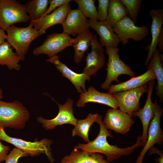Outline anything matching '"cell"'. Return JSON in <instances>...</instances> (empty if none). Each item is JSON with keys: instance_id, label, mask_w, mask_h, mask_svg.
Listing matches in <instances>:
<instances>
[{"instance_id": "1", "label": "cell", "mask_w": 163, "mask_h": 163, "mask_svg": "<svg viewBox=\"0 0 163 163\" xmlns=\"http://www.w3.org/2000/svg\"><path fill=\"white\" fill-rule=\"evenodd\" d=\"M97 123L99 125L100 131L95 139L86 144L78 143L74 147V149H80L85 152L103 154L106 156L107 160L111 162L122 156L131 155L139 147L142 146L140 135L138 136L136 143L130 146L121 148L110 144L107 138L108 136L113 138V136L110 131H108L105 127L101 115Z\"/></svg>"}, {"instance_id": "20", "label": "cell", "mask_w": 163, "mask_h": 163, "mask_svg": "<svg viewBox=\"0 0 163 163\" xmlns=\"http://www.w3.org/2000/svg\"><path fill=\"white\" fill-rule=\"evenodd\" d=\"M156 79L154 70L149 68L144 73L131 78L129 80L117 85L111 84L108 89V92L112 94L117 92L135 89L148 84L151 80Z\"/></svg>"}, {"instance_id": "18", "label": "cell", "mask_w": 163, "mask_h": 163, "mask_svg": "<svg viewBox=\"0 0 163 163\" xmlns=\"http://www.w3.org/2000/svg\"><path fill=\"white\" fill-rule=\"evenodd\" d=\"M71 9L69 3L66 4L31 23L41 35L45 33L46 30L50 27L58 24H62Z\"/></svg>"}, {"instance_id": "2", "label": "cell", "mask_w": 163, "mask_h": 163, "mask_svg": "<svg viewBox=\"0 0 163 163\" xmlns=\"http://www.w3.org/2000/svg\"><path fill=\"white\" fill-rule=\"evenodd\" d=\"M30 116L28 110L19 101L9 102L0 100V127L23 129Z\"/></svg>"}, {"instance_id": "19", "label": "cell", "mask_w": 163, "mask_h": 163, "mask_svg": "<svg viewBox=\"0 0 163 163\" xmlns=\"http://www.w3.org/2000/svg\"><path fill=\"white\" fill-rule=\"evenodd\" d=\"M89 28L94 30L100 37V43L103 46L110 48L117 47L120 42L117 35L106 21L88 20Z\"/></svg>"}, {"instance_id": "39", "label": "cell", "mask_w": 163, "mask_h": 163, "mask_svg": "<svg viewBox=\"0 0 163 163\" xmlns=\"http://www.w3.org/2000/svg\"></svg>"}, {"instance_id": "34", "label": "cell", "mask_w": 163, "mask_h": 163, "mask_svg": "<svg viewBox=\"0 0 163 163\" xmlns=\"http://www.w3.org/2000/svg\"><path fill=\"white\" fill-rule=\"evenodd\" d=\"M0 139V163L5 161L8 153L10 150L9 147L2 143Z\"/></svg>"}, {"instance_id": "35", "label": "cell", "mask_w": 163, "mask_h": 163, "mask_svg": "<svg viewBox=\"0 0 163 163\" xmlns=\"http://www.w3.org/2000/svg\"><path fill=\"white\" fill-rule=\"evenodd\" d=\"M158 50L161 52H163V28H162L157 41Z\"/></svg>"}, {"instance_id": "16", "label": "cell", "mask_w": 163, "mask_h": 163, "mask_svg": "<svg viewBox=\"0 0 163 163\" xmlns=\"http://www.w3.org/2000/svg\"><path fill=\"white\" fill-rule=\"evenodd\" d=\"M88 102L102 104L113 108H119L118 102L113 94L101 92L93 86L89 87L88 91L80 94L76 105L78 107H82Z\"/></svg>"}, {"instance_id": "9", "label": "cell", "mask_w": 163, "mask_h": 163, "mask_svg": "<svg viewBox=\"0 0 163 163\" xmlns=\"http://www.w3.org/2000/svg\"><path fill=\"white\" fill-rule=\"evenodd\" d=\"M154 102L155 114L149 127L147 141L135 163H143V158L147 152L154 147L155 144L161 145L163 142V132L160 125V118L163 113V110L157 103L156 98Z\"/></svg>"}, {"instance_id": "30", "label": "cell", "mask_w": 163, "mask_h": 163, "mask_svg": "<svg viewBox=\"0 0 163 163\" xmlns=\"http://www.w3.org/2000/svg\"><path fill=\"white\" fill-rule=\"evenodd\" d=\"M126 8L128 16L135 23L136 22L137 16L140 11L141 0H120Z\"/></svg>"}, {"instance_id": "14", "label": "cell", "mask_w": 163, "mask_h": 163, "mask_svg": "<svg viewBox=\"0 0 163 163\" xmlns=\"http://www.w3.org/2000/svg\"><path fill=\"white\" fill-rule=\"evenodd\" d=\"M91 45V50L86 57V65L83 73L89 77L94 76L104 66L105 62L104 50L96 35H94Z\"/></svg>"}, {"instance_id": "12", "label": "cell", "mask_w": 163, "mask_h": 163, "mask_svg": "<svg viewBox=\"0 0 163 163\" xmlns=\"http://www.w3.org/2000/svg\"><path fill=\"white\" fill-rule=\"evenodd\" d=\"M133 117L118 108H111L107 111L103 121L107 129H110L120 134L129 131L135 123Z\"/></svg>"}, {"instance_id": "11", "label": "cell", "mask_w": 163, "mask_h": 163, "mask_svg": "<svg viewBox=\"0 0 163 163\" xmlns=\"http://www.w3.org/2000/svg\"><path fill=\"white\" fill-rule=\"evenodd\" d=\"M148 90L147 84L135 89L112 94L118 102L119 109L132 117L133 113L140 108L139 100L141 96Z\"/></svg>"}, {"instance_id": "8", "label": "cell", "mask_w": 163, "mask_h": 163, "mask_svg": "<svg viewBox=\"0 0 163 163\" xmlns=\"http://www.w3.org/2000/svg\"><path fill=\"white\" fill-rule=\"evenodd\" d=\"M74 102L73 100L69 98H67L63 104L56 102L59 108V112L57 115L50 120L46 119L42 117H38L36 118L37 122L40 123L46 130H53L57 126L65 124H70L75 126L78 120L73 114Z\"/></svg>"}, {"instance_id": "33", "label": "cell", "mask_w": 163, "mask_h": 163, "mask_svg": "<svg viewBox=\"0 0 163 163\" xmlns=\"http://www.w3.org/2000/svg\"><path fill=\"white\" fill-rule=\"evenodd\" d=\"M71 0H50L49 1V6L43 16L50 14L52 11H54L56 8L64 5L66 4L69 3L71 1Z\"/></svg>"}, {"instance_id": "31", "label": "cell", "mask_w": 163, "mask_h": 163, "mask_svg": "<svg viewBox=\"0 0 163 163\" xmlns=\"http://www.w3.org/2000/svg\"><path fill=\"white\" fill-rule=\"evenodd\" d=\"M97 19L98 21H105L107 17L109 0H98Z\"/></svg>"}, {"instance_id": "15", "label": "cell", "mask_w": 163, "mask_h": 163, "mask_svg": "<svg viewBox=\"0 0 163 163\" xmlns=\"http://www.w3.org/2000/svg\"><path fill=\"white\" fill-rule=\"evenodd\" d=\"M63 32L73 37L89 29L88 20L78 9L70 10L62 24Z\"/></svg>"}, {"instance_id": "21", "label": "cell", "mask_w": 163, "mask_h": 163, "mask_svg": "<svg viewBox=\"0 0 163 163\" xmlns=\"http://www.w3.org/2000/svg\"><path fill=\"white\" fill-rule=\"evenodd\" d=\"M149 14L152 19L151 26L152 40L150 45L148 54L145 61V65H147L156 50L157 41L163 28V10L158 8L152 9Z\"/></svg>"}, {"instance_id": "5", "label": "cell", "mask_w": 163, "mask_h": 163, "mask_svg": "<svg viewBox=\"0 0 163 163\" xmlns=\"http://www.w3.org/2000/svg\"><path fill=\"white\" fill-rule=\"evenodd\" d=\"M117 47H106V52L108 55V62L106 69L107 74L104 82L101 85V88L108 90L113 81L119 83L118 78L120 75H127L131 78L135 77L136 74L131 67L125 63L120 58Z\"/></svg>"}, {"instance_id": "25", "label": "cell", "mask_w": 163, "mask_h": 163, "mask_svg": "<svg viewBox=\"0 0 163 163\" xmlns=\"http://www.w3.org/2000/svg\"><path fill=\"white\" fill-rule=\"evenodd\" d=\"M21 58L13 51L12 47L7 42L0 45V65H5L9 70H19Z\"/></svg>"}, {"instance_id": "27", "label": "cell", "mask_w": 163, "mask_h": 163, "mask_svg": "<svg viewBox=\"0 0 163 163\" xmlns=\"http://www.w3.org/2000/svg\"><path fill=\"white\" fill-rule=\"evenodd\" d=\"M48 0H32L24 5L27 13L29 14L30 23L41 18L48 8Z\"/></svg>"}, {"instance_id": "37", "label": "cell", "mask_w": 163, "mask_h": 163, "mask_svg": "<svg viewBox=\"0 0 163 163\" xmlns=\"http://www.w3.org/2000/svg\"><path fill=\"white\" fill-rule=\"evenodd\" d=\"M3 92L2 90L0 88V100H1L3 98Z\"/></svg>"}, {"instance_id": "26", "label": "cell", "mask_w": 163, "mask_h": 163, "mask_svg": "<svg viewBox=\"0 0 163 163\" xmlns=\"http://www.w3.org/2000/svg\"><path fill=\"white\" fill-rule=\"evenodd\" d=\"M100 116L97 113L94 114L90 113L85 119L78 120L76 125L72 130V136H78L85 142H89L90 141L88 133L90 128L94 123H97Z\"/></svg>"}, {"instance_id": "38", "label": "cell", "mask_w": 163, "mask_h": 163, "mask_svg": "<svg viewBox=\"0 0 163 163\" xmlns=\"http://www.w3.org/2000/svg\"></svg>"}, {"instance_id": "28", "label": "cell", "mask_w": 163, "mask_h": 163, "mask_svg": "<svg viewBox=\"0 0 163 163\" xmlns=\"http://www.w3.org/2000/svg\"><path fill=\"white\" fill-rule=\"evenodd\" d=\"M128 16L126 9L120 0H110L106 21L113 27L118 21Z\"/></svg>"}, {"instance_id": "13", "label": "cell", "mask_w": 163, "mask_h": 163, "mask_svg": "<svg viewBox=\"0 0 163 163\" xmlns=\"http://www.w3.org/2000/svg\"><path fill=\"white\" fill-rule=\"evenodd\" d=\"M155 80L149 81L148 83V95L145 103L142 108H140L134 112L132 117H138L141 120L142 126V133L141 136L142 146L145 144L148 136V131L151 120L155 114V106L152 101V97L155 84Z\"/></svg>"}, {"instance_id": "17", "label": "cell", "mask_w": 163, "mask_h": 163, "mask_svg": "<svg viewBox=\"0 0 163 163\" xmlns=\"http://www.w3.org/2000/svg\"><path fill=\"white\" fill-rule=\"evenodd\" d=\"M46 61L54 65L62 76L68 78L73 85L78 93L81 94L87 91L85 82L86 80L90 81L91 77L83 72L78 74L71 70L61 61L57 55L47 59Z\"/></svg>"}, {"instance_id": "24", "label": "cell", "mask_w": 163, "mask_h": 163, "mask_svg": "<svg viewBox=\"0 0 163 163\" xmlns=\"http://www.w3.org/2000/svg\"><path fill=\"white\" fill-rule=\"evenodd\" d=\"M162 58L160 51L158 49L154 53L150 59L147 69L150 68L154 70L157 80L156 88V94L161 102L163 101V67L162 64Z\"/></svg>"}, {"instance_id": "29", "label": "cell", "mask_w": 163, "mask_h": 163, "mask_svg": "<svg viewBox=\"0 0 163 163\" xmlns=\"http://www.w3.org/2000/svg\"><path fill=\"white\" fill-rule=\"evenodd\" d=\"M78 9L86 18L98 21L97 11L94 0H75Z\"/></svg>"}, {"instance_id": "36", "label": "cell", "mask_w": 163, "mask_h": 163, "mask_svg": "<svg viewBox=\"0 0 163 163\" xmlns=\"http://www.w3.org/2000/svg\"><path fill=\"white\" fill-rule=\"evenodd\" d=\"M7 37V35L5 33V30L0 27V45L5 41Z\"/></svg>"}, {"instance_id": "3", "label": "cell", "mask_w": 163, "mask_h": 163, "mask_svg": "<svg viewBox=\"0 0 163 163\" xmlns=\"http://www.w3.org/2000/svg\"><path fill=\"white\" fill-rule=\"evenodd\" d=\"M5 30L7 33L6 42L15 49L22 61L25 59L31 43L41 35L31 23L26 27H20L12 25Z\"/></svg>"}, {"instance_id": "4", "label": "cell", "mask_w": 163, "mask_h": 163, "mask_svg": "<svg viewBox=\"0 0 163 163\" xmlns=\"http://www.w3.org/2000/svg\"><path fill=\"white\" fill-rule=\"evenodd\" d=\"M0 139L1 140L12 144L27 153L28 156L34 157L43 154L47 156L51 163H53L54 161L51 147L53 142L51 139L45 138L40 141H27L9 136L5 133L4 128L2 127H0Z\"/></svg>"}, {"instance_id": "10", "label": "cell", "mask_w": 163, "mask_h": 163, "mask_svg": "<svg viewBox=\"0 0 163 163\" xmlns=\"http://www.w3.org/2000/svg\"><path fill=\"white\" fill-rule=\"evenodd\" d=\"M72 39L69 35L63 32L49 35L41 45L34 49L33 53L36 56L46 54L49 58H51L71 46Z\"/></svg>"}, {"instance_id": "32", "label": "cell", "mask_w": 163, "mask_h": 163, "mask_svg": "<svg viewBox=\"0 0 163 163\" xmlns=\"http://www.w3.org/2000/svg\"><path fill=\"white\" fill-rule=\"evenodd\" d=\"M28 156V155L26 153L19 149L15 147L7 155L5 163H19L18 160L20 158Z\"/></svg>"}, {"instance_id": "7", "label": "cell", "mask_w": 163, "mask_h": 163, "mask_svg": "<svg viewBox=\"0 0 163 163\" xmlns=\"http://www.w3.org/2000/svg\"><path fill=\"white\" fill-rule=\"evenodd\" d=\"M113 29L123 45L127 43L129 39L135 41L143 40L148 36L149 32L148 27L136 26L128 16L117 22Z\"/></svg>"}, {"instance_id": "6", "label": "cell", "mask_w": 163, "mask_h": 163, "mask_svg": "<svg viewBox=\"0 0 163 163\" xmlns=\"http://www.w3.org/2000/svg\"><path fill=\"white\" fill-rule=\"evenodd\" d=\"M29 21L24 5L15 0H0V27L5 30L18 23Z\"/></svg>"}, {"instance_id": "22", "label": "cell", "mask_w": 163, "mask_h": 163, "mask_svg": "<svg viewBox=\"0 0 163 163\" xmlns=\"http://www.w3.org/2000/svg\"><path fill=\"white\" fill-rule=\"evenodd\" d=\"M59 163H111L99 153L85 152L80 149H75L66 155Z\"/></svg>"}, {"instance_id": "23", "label": "cell", "mask_w": 163, "mask_h": 163, "mask_svg": "<svg viewBox=\"0 0 163 163\" xmlns=\"http://www.w3.org/2000/svg\"><path fill=\"white\" fill-rule=\"evenodd\" d=\"M93 35L89 29L72 39L71 46L74 50V60L76 63H79L82 59L85 52L91 45Z\"/></svg>"}]
</instances>
